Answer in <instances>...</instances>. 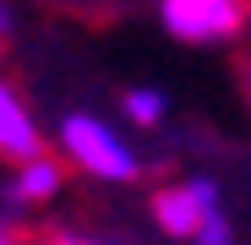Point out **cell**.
<instances>
[{"instance_id": "cell-7", "label": "cell", "mask_w": 251, "mask_h": 245, "mask_svg": "<svg viewBox=\"0 0 251 245\" xmlns=\"http://www.w3.org/2000/svg\"><path fill=\"white\" fill-rule=\"evenodd\" d=\"M33 245H137V240H120V234H99V229H76V223H55V229H38Z\"/></svg>"}, {"instance_id": "cell-5", "label": "cell", "mask_w": 251, "mask_h": 245, "mask_svg": "<svg viewBox=\"0 0 251 245\" xmlns=\"http://www.w3.org/2000/svg\"><path fill=\"white\" fill-rule=\"evenodd\" d=\"M44 142H50V131H44V120H38V109L27 104V93L17 82L0 71V163H22V158L50 153Z\"/></svg>"}, {"instance_id": "cell-1", "label": "cell", "mask_w": 251, "mask_h": 245, "mask_svg": "<svg viewBox=\"0 0 251 245\" xmlns=\"http://www.w3.org/2000/svg\"><path fill=\"white\" fill-rule=\"evenodd\" d=\"M55 153L66 169L93 185H142L148 158L131 142L126 120H109L104 109H60L55 114Z\"/></svg>"}, {"instance_id": "cell-4", "label": "cell", "mask_w": 251, "mask_h": 245, "mask_svg": "<svg viewBox=\"0 0 251 245\" xmlns=\"http://www.w3.org/2000/svg\"><path fill=\"white\" fill-rule=\"evenodd\" d=\"M6 185H0V201H6V213L27 218V213H44L60 201L66 191V158L60 153H38V158H22V163H6Z\"/></svg>"}, {"instance_id": "cell-2", "label": "cell", "mask_w": 251, "mask_h": 245, "mask_svg": "<svg viewBox=\"0 0 251 245\" xmlns=\"http://www.w3.org/2000/svg\"><path fill=\"white\" fill-rule=\"evenodd\" d=\"M148 218L170 245H240L229 223V201L213 175H180L170 185H153Z\"/></svg>"}, {"instance_id": "cell-3", "label": "cell", "mask_w": 251, "mask_h": 245, "mask_svg": "<svg viewBox=\"0 0 251 245\" xmlns=\"http://www.w3.org/2000/svg\"><path fill=\"white\" fill-rule=\"evenodd\" d=\"M158 22L191 49H213L246 33V0H158Z\"/></svg>"}, {"instance_id": "cell-8", "label": "cell", "mask_w": 251, "mask_h": 245, "mask_svg": "<svg viewBox=\"0 0 251 245\" xmlns=\"http://www.w3.org/2000/svg\"><path fill=\"white\" fill-rule=\"evenodd\" d=\"M0 245H27V223L17 213H0Z\"/></svg>"}, {"instance_id": "cell-9", "label": "cell", "mask_w": 251, "mask_h": 245, "mask_svg": "<svg viewBox=\"0 0 251 245\" xmlns=\"http://www.w3.org/2000/svg\"><path fill=\"white\" fill-rule=\"evenodd\" d=\"M17 38V0H0V49Z\"/></svg>"}, {"instance_id": "cell-6", "label": "cell", "mask_w": 251, "mask_h": 245, "mask_svg": "<svg viewBox=\"0 0 251 245\" xmlns=\"http://www.w3.org/2000/svg\"><path fill=\"white\" fill-rule=\"evenodd\" d=\"M170 114H175V98H170V88H158V82H131V88L120 93V120L131 131H142V136H158L170 126Z\"/></svg>"}]
</instances>
